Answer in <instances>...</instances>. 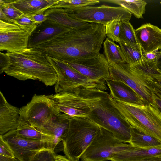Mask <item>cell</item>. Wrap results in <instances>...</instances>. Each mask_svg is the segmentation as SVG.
<instances>
[{
	"instance_id": "obj_3",
	"label": "cell",
	"mask_w": 161,
	"mask_h": 161,
	"mask_svg": "<svg viewBox=\"0 0 161 161\" xmlns=\"http://www.w3.org/2000/svg\"><path fill=\"white\" fill-rule=\"evenodd\" d=\"M109 98L131 126L161 142V114L154 105H139Z\"/></svg>"
},
{
	"instance_id": "obj_32",
	"label": "cell",
	"mask_w": 161,
	"mask_h": 161,
	"mask_svg": "<svg viewBox=\"0 0 161 161\" xmlns=\"http://www.w3.org/2000/svg\"><path fill=\"white\" fill-rule=\"evenodd\" d=\"M149 76L161 75L157 64L147 61L145 59L138 65L132 66Z\"/></svg>"
},
{
	"instance_id": "obj_28",
	"label": "cell",
	"mask_w": 161,
	"mask_h": 161,
	"mask_svg": "<svg viewBox=\"0 0 161 161\" xmlns=\"http://www.w3.org/2000/svg\"><path fill=\"white\" fill-rule=\"evenodd\" d=\"M100 2L98 0H59L50 8L75 9L98 4Z\"/></svg>"
},
{
	"instance_id": "obj_34",
	"label": "cell",
	"mask_w": 161,
	"mask_h": 161,
	"mask_svg": "<svg viewBox=\"0 0 161 161\" xmlns=\"http://www.w3.org/2000/svg\"><path fill=\"white\" fill-rule=\"evenodd\" d=\"M54 149H45L38 152L31 161H55Z\"/></svg>"
},
{
	"instance_id": "obj_41",
	"label": "cell",
	"mask_w": 161,
	"mask_h": 161,
	"mask_svg": "<svg viewBox=\"0 0 161 161\" xmlns=\"http://www.w3.org/2000/svg\"><path fill=\"white\" fill-rule=\"evenodd\" d=\"M26 16L38 25L44 22L47 19V16L44 12L31 16Z\"/></svg>"
},
{
	"instance_id": "obj_1",
	"label": "cell",
	"mask_w": 161,
	"mask_h": 161,
	"mask_svg": "<svg viewBox=\"0 0 161 161\" xmlns=\"http://www.w3.org/2000/svg\"><path fill=\"white\" fill-rule=\"evenodd\" d=\"M91 23L88 28L71 30L35 48L62 61L93 57L99 53L106 35L105 25Z\"/></svg>"
},
{
	"instance_id": "obj_30",
	"label": "cell",
	"mask_w": 161,
	"mask_h": 161,
	"mask_svg": "<svg viewBox=\"0 0 161 161\" xmlns=\"http://www.w3.org/2000/svg\"><path fill=\"white\" fill-rule=\"evenodd\" d=\"M120 25V21H114L105 25V33L108 38L114 42H119Z\"/></svg>"
},
{
	"instance_id": "obj_19",
	"label": "cell",
	"mask_w": 161,
	"mask_h": 161,
	"mask_svg": "<svg viewBox=\"0 0 161 161\" xmlns=\"http://www.w3.org/2000/svg\"><path fill=\"white\" fill-rule=\"evenodd\" d=\"M155 156H161V145L153 147L140 148L129 144L126 149L116 154L110 160L132 161Z\"/></svg>"
},
{
	"instance_id": "obj_13",
	"label": "cell",
	"mask_w": 161,
	"mask_h": 161,
	"mask_svg": "<svg viewBox=\"0 0 161 161\" xmlns=\"http://www.w3.org/2000/svg\"><path fill=\"white\" fill-rule=\"evenodd\" d=\"M62 61L94 81L105 82L110 79L109 63L103 54L99 53L92 58Z\"/></svg>"
},
{
	"instance_id": "obj_42",
	"label": "cell",
	"mask_w": 161,
	"mask_h": 161,
	"mask_svg": "<svg viewBox=\"0 0 161 161\" xmlns=\"http://www.w3.org/2000/svg\"><path fill=\"white\" fill-rule=\"evenodd\" d=\"M132 161H161V156H153Z\"/></svg>"
},
{
	"instance_id": "obj_12",
	"label": "cell",
	"mask_w": 161,
	"mask_h": 161,
	"mask_svg": "<svg viewBox=\"0 0 161 161\" xmlns=\"http://www.w3.org/2000/svg\"><path fill=\"white\" fill-rule=\"evenodd\" d=\"M1 136L10 146L15 157L20 161H31L40 151L55 149L56 146L53 142L36 141L21 137L17 134L16 130Z\"/></svg>"
},
{
	"instance_id": "obj_2",
	"label": "cell",
	"mask_w": 161,
	"mask_h": 161,
	"mask_svg": "<svg viewBox=\"0 0 161 161\" xmlns=\"http://www.w3.org/2000/svg\"><path fill=\"white\" fill-rule=\"evenodd\" d=\"M7 53L11 59L4 72L7 75L21 81L38 80L47 86L55 85L57 73L44 52L28 48L18 53Z\"/></svg>"
},
{
	"instance_id": "obj_18",
	"label": "cell",
	"mask_w": 161,
	"mask_h": 161,
	"mask_svg": "<svg viewBox=\"0 0 161 161\" xmlns=\"http://www.w3.org/2000/svg\"><path fill=\"white\" fill-rule=\"evenodd\" d=\"M112 98L139 105H146L142 98L130 87L122 82L109 79L105 81Z\"/></svg>"
},
{
	"instance_id": "obj_26",
	"label": "cell",
	"mask_w": 161,
	"mask_h": 161,
	"mask_svg": "<svg viewBox=\"0 0 161 161\" xmlns=\"http://www.w3.org/2000/svg\"><path fill=\"white\" fill-rule=\"evenodd\" d=\"M105 2L120 6L138 18H142L145 11L147 3L140 0H105Z\"/></svg>"
},
{
	"instance_id": "obj_39",
	"label": "cell",
	"mask_w": 161,
	"mask_h": 161,
	"mask_svg": "<svg viewBox=\"0 0 161 161\" xmlns=\"http://www.w3.org/2000/svg\"><path fill=\"white\" fill-rule=\"evenodd\" d=\"M145 59L147 61L156 63L161 57V50H155L147 53H143Z\"/></svg>"
},
{
	"instance_id": "obj_6",
	"label": "cell",
	"mask_w": 161,
	"mask_h": 161,
	"mask_svg": "<svg viewBox=\"0 0 161 161\" xmlns=\"http://www.w3.org/2000/svg\"><path fill=\"white\" fill-rule=\"evenodd\" d=\"M87 117L111 132L121 142L129 143L132 126L112 105L109 94L102 99L98 106Z\"/></svg>"
},
{
	"instance_id": "obj_7",
	"label": "cell",
	"mask_w": 161,
	"mask_h": 161,
	"mask_svg": "<svg viewBox=\"0 0 161 161\" xmlns=\"http://www.w3.org/2000/svg\"><path fill=\"white\" fill-rule=\"evenodd\" d=\"M46 55L57 73V80L54 85L56 93L76 88L107 90L105 82L94 81L63 61Z\"/></svg>"
},
{
	"instance_id": "obj_24",
	"label": "cell",
	"mask_w": 161,
	"mask_h": 161,
	"mask_svg": "<svg viewBox=\"0 0 161 161\" xmlns=\"http://www.w3.org/2000/svg\"><path fill=\"white\" fill-rule=\"evenodd\" d=\"M119 43L125 59L126 63L134 66L140 64L144 59L143 53L139 44L121 41Z\"/></svg>"
},
{
	"instance_id": "obj_21",
	"label": "cell",
	"mask_w": 161,
	"mask_h": 161,
	"mask_svg": "<svg viewBox=\"0 0 161 161\" xmlns=\"http://www.w3.org/2000/svg\"><path fill=\"white\" fill-rule=\"evenodd\" d=\"M44 13L47 16V19L71 30L84 29L91 25V23L81 21L70 17L62 8H50Z\"/></svg>"
},
{
	"instance_id": "obj_4",
	"label": "cell",
	"mask_w": 161,
	"mask_h": 161,
	"mask_svg": "<svg viewBox=\"0 0 161 161\" xmlns=\"http://www.w3.org/2000/svg\"><path fill=\"white\" fill-rule=\"evenodd\" d=\"M108 94L101 90L76 88L51 96L61 112L71 117H87Z\"/></svg>"
},
{
	"instance_id": "obj_16",
	"label": "cell",
	"mask_w": 161,
	"mask_h": 161,
	"mask_svg": "<svg viewBox=\"0 0 161 161\" xmlns=\"http://www.w3.org/2000/svg\"><path fill=\"white\" fill-rule=\"evenodd\" d=\"M20 108L10 104L0 91V135L17 130L19 123Z\"/></svg>"
},
{
	"instance_id": "obj_36",
	"label": "cell",
	"mask_w": 161,
	"mask_h": 161,
	"mask_svg": "<svg viewBox=\"0 0 161 161\" xmlns=\"http://www.w3.org/2000/svg\"><path fill=\"white\" fill-rule=\"evenodd\" d=\"M0 155L4 156L15 158L8 144L0 135Z\"/></svg>"
},
{
	"instance_id": "obj_40",
	"label": "cell",
	"mask_w": 161,
	"mask_h": 161,
	"mask_svg": "<svg viewBox=\"0 0 161 161\" xmlns=\"http://www.w3.org/2000/svg\"><path fill=\"white\" fill-rule=\"evenodd\" d=\"M152 98L153 105L161 114V94L155 91L152 92Z\"/></svg>"
},
{
	"instance_id": "obj_23",
	"label": "cell",
	"mask_w": 161,
	"mask_h": 161,
	"mask_svg": "<svg viewBox=\"0 0 161 161\" xmlns=\"http://www.w3.org/2000/svg\"><path fill=\"white\" fill-rule=\"evenodd\" d=\"M16 130L19 136L25 139L36 141L53 142L55 143V138L53 136L42 133L26 123L19 122V126Z\"/></svg>"
},
{
	"instance_id": "obj_25",
	"label": "cell",
	"mask_w": 161,
	"mask_h": 161,
	"mask_svg": "<svg viewBox=\"0 0 161 161\" xmlns=\"http://www.w3.org/2000/svg\"><path fill=\"white\" fill-rule=\"evenodd\" d=\"M130 134L131 137L129 143L134 147L148 148L161 145V142L159 140L132 127Z\"/></svg>"
},
{
	"instance_id": "obj_15",
	"label": "cell",
	"mask_w": 161,
	"mask_h": 161,
	"mask_svg": "<svg viewBox=\"0 0 161 161\" xmlns=\"http://www.w3.org/2000/svg\"><path fill=\"white\" fill-rule=\"evenodd\" d=\"M138 42L143 53L161 50V29L146 23L135 30Z\"/></svg>"
},
{
	"instance_id": "obj_20",
	"label": "cell",
	"mask_w": 161,
	"mask_h": 161,
	"mask_svg": "<svg viewBox=\"0 0 161 161\" xmlns=\"http://www.w3.org/2000/svg\"><path fill=\"white\" fill-rule=\"evenodd\" d=\"M70 118L69 115L60 112L44 127L38 130L53 136L55 138V143L57 145L64 137L68 129Z\"/></svg>"
},
{
	"instance_id": "obj_37",
	"label": "cell",
	"mask_w": 161,
	"mask_h": 161,
	"mask_svg": "<svg viewBox=\"0 0 161 161\" xmlns=\"http://www.w3.org/2000/svg\"><path fill=\"white\" fill-rule=\"evenodd\" d=\"M18 25L0 20V32L5 33L22 30Z\"/></svg>"
},
{
	"instance_id": "obj_9",
	"label": "cell",
	"mask_w": 161,
	"mask_h": 161,
	"mask_svg": "<svg viewBox=\"0 0 161 161\" xmlns=\"http://www.w3.org/2000/svg\"><path fill=\"white\" fill-rule=\"evenodd\" d=\"M110 79L123 82L131 88L146 105H153V89L142 71L126 63L109 64Z\"/></svg>"
},
{
	"instance_id": "obj_35",
	"label": "cell",
	"mask_w": 161,
	"mask_h": 161,
	"mask_svg": "<svg viewBox=\"0 0 161 161\" xmlns=\"http://www.w3.org/2000/svg\"><path fill=\"white\" fill-rule=\"evenodd\" d=\"M145 78L153 90L161 94V75L149 76L146 75Z\"/></svg>"
},
{
	"instance_id": "obj_22",
	"label": "cell",
	"mask_w": 161,
	"mask_h": 161,
	"mask_svg": "<svg viewBox=\"0 0 161 161\" xmlns=\"http://www.w3.org/2000/svg\"><path fill=\"white\" fill-rule=\"evenodd\" d=\"M59 0H11V3L23 14L31 16L44 13Z\"/></svg>"
},
{
	"instance_id": "obj_27",
	"label": "cell",
	"mask_w": 161,
	"mask_h": 161,
	"mask_svg": "<svg viewBox=\"0 0 161 161\" xmlns=\"http://www.w3.org/2000/svg\"><path fill=\"white\" fill-rule=\"evenodd\" d=\"M104 55L109 64L126 63L121 47L107 38L103 43Z\"/></svg>"
},
{
	"instance_id": "obj_44",
	"label": "cell",
	"mask_w": 161,
	"mask_h": 161,
	"mask_svg": "<svg viewBox=\"0 0 161 161\" xmlns=\"http://www.w3.org/2000/svg\"><path fill=\"white\" fill-rule=\"evenodd\" d=\"M55 161H73L69 159L66 156L57 154L55 155Z\"/></svg>"
},
{
	"instance_id": "obj_46",
	"label": "cell",
	"mask_w": 161,
	"mask_h": 161,
	"mask_svg": "<svg viewBox=\"0 0 161 161\" xmlns=\"http://www.w3.org/2000/svg\"><path fill=\"white\" fill-rule=\"evenodd\" d=\"M157 65L158 68L161 72V57L157 62Z\"/></svg>"
},
{
	"instance_id": "obj_45",
	"label": "cell",
	"mask_w": 161,
	"mask_h": 161,
	"mask_svg": "<svg viewBox=\"0 0 161 161\" xmlns=\"http://www.w3.org/2000/svg\"><path fill=\"white\" fill-rule=\"evenodd\" d=\"M0 161H20L16 158L4 156L0 155Z\"/></svg>"
},
{
	"instance_id": "obj_38",
	"label": "cell",
	"mask_w": 161,
	"mask_h": 161,
	"mask_svg": "<svg viewBox=\"0 0 161 161\" xmlns=\"http://www.w3.org/2000/svg\"><path fill=\"white\" fill-rule=\"evenodd\" d=\"M11 59L9 55L6 53L0 52V73L2 74L9 66Z\"/></svg>"
},
{
	"instance_id": "obj_31",
	"label": "cell",
	"mask_w": 161,
	"mask_h": 161,
	"mask_svg": "<svg viewBox=\"0 0 161 161\" xmlns=\"http://www.w3.org/2000/svg\"><path fill=\"white\" fill-rule=\"evenodd\" d=\"M0 8L6 15L14 21L23 14L14 6L11 0H0Z\"/></svg>"
},
{
	"instance_id": "obj_14",
	"label": "cell",
	"mask_w": 161,
	"mask_h": 161,
	"mask_svg": "<svg viewBox=\"0 0 161 161\" xmlns=\"http://www.w3.org/2000/svg\"><path fill=\"white\" fill-rule=\"evenodd\" d=\"M71 30L58 23L47 19L38 25L30 35L28 48H35Z\"/></svg>"
},
{
	"instance_id": "obj_8",
	"label": "cell",
	"mask_w": 161,
	"mask_h": 161,
	"mask_svg": "<svg viewBox=\"0 0 161 161\" xmlns=\"http://www.w3.org/2000/svg\"><path fill=\"white\" fill-rule=\"evenodd\" d=\"M60 112L51 95L35 94L29 102L20 108L19 122L39 129Z\"/></svg>"
},
{
	"instance_id": "obj_11",
	"label": "cell",
	"mask_w": 161,
	"mask_h": 161,
	"mask_svg": "<svg viewBox=\"0 0 161 161\" xmlns=\"http://www.w3.org/2000/svg\"><path fill=\"white\" fill-rule=\"evenodd\" d=\"M129 144L121 142L111 132L101 127L80 157L81 161H105L126 149Z\"/></svg>"
},
{
	"instance_id": "obj_33",
	"label": "cell",
	"mask_w": 161,
	"mask_h": 161,
	"mask_svg": "<svg viewBox=\"0 0 161 161\" xmlns=\"http://www.w3.org/2000/svg\"><path fill=\"white\" fill-rule=\"evenodd\" d=\"M15 24L31 35L36 28L38 24L27 16L23 14L15 20Z\"/></svg>"
},
{
	"instance_id": "obj_29",
	"label": "cell",
	"mask_w": 161,
	"mask_h": 161,
	"mask_svg": "<svg viewBox=\"0 0 161 161\" xmlns=\"http://www.w3.org/2000/svg\"><path fill=\"white\" fill-rule=\"evenodd\" d=\"M135 30L129 21L121 22L119 34L120 41L126 42L139 44L135 34Z\"/></svg>"
},
{
	"instance_id": "obj_17",
	"label": "cell",
	"mask_w": 161,
	"mask_h": 161,
	"mask_svg": "<svg viewBox=\"0 0 161 161\" xmlns=\"http://www.w3.org/2000/svg\"><path fill=\"white\" fill-rule=\"evenodd\" d=\"M30 34L23 30L0 32V50L16 53L28 48Z\"/></svg>"
},
{
	"instance_id": "obj_10",
	"label": "cell",
	"mask_w": 161,
	"mask_h": 161,
	"mask_svg": "<svg viewBox=\"0 0 161 161\" xmlns=\"http://www.w3.org/2000/svg\"><path fill=\"white\" fill-rule=\"evenodd\" d=\"M63 9L69 16L74 19L104 25L114 21H129L132 16L130 13L121 6L113 7L104 4L73 9Z\"/></svg>"
},
{
	"instance_id": "obj_5",
	"label": "cell",
	"mask_w": 161,
	"mask_h": 161,
	"mask_svg": "<svg viewBox=\"0 0 161 161\" xmlns=\"http://www.w3.org/2000/svg\"><path fill=\"white\" fill-rule=\"evenodd\" d=\"M101 128L87 117H71L62 140L66 156L72 161H79Z\"/></svg>"
},
{
	"instance_id": "obj_43",
	"label": "cell",
	"mask_w": 161,
	"mask_h": 161,
	"mask_svg": "<svg viewBox=\"0 0 161 161\" xmlns=\"http://www.w3.org/2000/svg\"><path fill=\"white\" fill-rule=\"evenodd\" d=\"M0 20L7 22L12 23L14 24L15 21L13 20L6 15L0 8Z\"/></svg>"
}]
</instances>
